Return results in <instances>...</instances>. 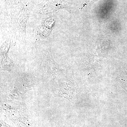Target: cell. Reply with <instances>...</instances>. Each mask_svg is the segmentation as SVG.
Wrapping results in <instances>:
<instances>
[{"label":"cell","instance_id":"7a4b0ae2","mask_svg":"<svg viewBox=\"0 0 127 127\" xmlns=\"http://www.w3.org/2000/svg\"><path fill=\"white\" fill-rule=\"evenodd\" d=\"M63 5L62 0H44L38 5L37 12L44 15L53 14L62 8Z\"/></svg>","mask_w":127,"mask_h":127},{"label":"cell","instance_id":"277c9868","mask_svg":"<svg viewBox=\"0 0 127 127\" xmlns=\"http://www.w3.org/2000/svg\"><path fill=\"white\" fill-rule=\"evenodd\" d=\"M29 0H5V4L6 7H10L29 3Z\"/></svg>","mask_w":127,"mask_h":127},{"label":"cell","instance_id":"6da1fadb","mask_svg":"<svg viewBox=\"0 0 127 127\" xmlns=\"http://www.w3.org/2000/svg\"><path fill=\"white\" fill-rule=\"evenodd\" d=\"M28 3L7 7L10 16V27L14 38L23 43H26L27 25L30 15Z\"/></svg>","mask_w":127,"mask_h":127},{"label":"cell","instance_id":"3957f363","mask_svg":"<svg viewBox=\"0 0 127 127\" xmlns=\"http://www.w3.org/2000/svg\"><path fill=\"white\" fill-rule=\"evenodd\" d=\"M55 20L52 17L46 18L43 20L41 24L39 27L38 32L40 35H42V37H46L47 35H49L50 32L52 31L53 28L55 25Z\"/></svg>","mask_w":127,"mask_h":127}]
</instances>
